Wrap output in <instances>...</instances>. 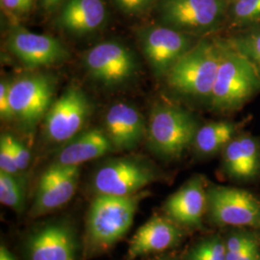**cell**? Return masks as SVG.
Masks as SVG:
<instances>
[{"instance_id":"cell-1","label":"cell","mask_w":260,"mask_h":260,"mask_svg":"<svg viewBox=\"0 0 260 260\" xmlns=\"http://www.w3.org/2000/svg\"><path fill=\"white\" fill-rule=\"evenodd\" d=\"M220 61L209 100L211 110L229 114L238 111L260 92V75L228 38L217 37Z\"/></svg>"},{"instance_id":"cell-2","label":"cell","mask_w":260,"mask_h":260,"mask_svg":"<svg viewBox=\"0 0 260 260\" xmlns=\"http://www.w3.org/2000/svg\"><path fill=\"white\" fill-rule=\"evenodd\" d=\"M220 61L217 38H201L166 75L177 93L208 104Z\"/></svg>"},{"instance_id":"cell-3","label":"cell","mask_w":260,"mask_h":260,"mask_svg":"<svg viewBox=\"0 0 260 260\" xmlns=\"http://www.w3.org/2000/svg\"><path fill=\"white\" fill-rule=\"evenodd\" d=\"M143 193L132 196L98 194L87 218V236L95 248L106 249L121 239L129 231Z\"/></svg>"},{"instance_id":"cell-4","label":"cell","mask_w":260,"mask_h":260,"mask_svg":"<svg viewBox=\"0 0 260 260\" xmlns=\"http://www.w3.org/2000/svg\"><path fill=\"white\" fill-rule=\"evenodd\" d=\"M199 127L194 115L182 107L158 104L152 109L147 128L149 149L164 160L181 157L193 145Z\"/></svg>"},{"instance_id":"cell-5","label":"cell","mask_w":260,"mask_h":260,"mask_svg":"<svg viewBox=\"0 0 260 260\" xmlns=\"http://www.w3.org/2000/svg\"><path fill=\"white\" fill-rule=\"evenodd\" d=\"M230 0H158L161 24L204 38L225 23Z\"/></svg>"},{"instance_id":"cell-6","label":"cell","mask_w":260,"mask_h":260,"mask_svg":"<svg viewBox=\"0 0 260 260\" xmlns=\"http://www.w3.org/2000/svg\"><path fill=\"white\" fill-rule=\"evenodd\" d=\"M138 37L145 58L157 78L166 77L201 39L164 24L141 28Z\"/></svg>"},{"instance_id":"cell-7","label":"cell","mask_w":260,"mask_h":260,"mask_svg":"<svg viewBox=\"0 0 260 260\" xmlns=\"http://www.w3.org/2000/svg\"><path fill=\"white\" fill-rule=\"evenodd\" d=\"M157 177L155 168L143 159L118 158L106 162L96 171L93 185L96 194L136 195Z\"/></svg>"},{"instance_id":"cell-8","label":"cell","mask_w":260,"mask_h":260,"mask_svg":"<svg viewBox=\"0 0 260 260\" xmlns=\"http://www.w3.org/2000/svg\"><path fill=\"white\" fill-rule=\"evenodd\" d=\"M55 93V79L36 74L17 79L10 86V103L14 118L31 128L47 115Z\"/></svg>"},{"instance_id":"cell-9","label":"cell","mask_w":260,"mask_h":260,"mask_svg":"<svg viewBox=\"0 0 260 260\" xmlns=\"http://www.w3.org/2000/svg\"><path fill=\"white\" fill-rule=\"evenodd\" d=\"M207 208L212 220L218 224L260 229V201L247 190L209 186Z\"/></svg>"},{"instance_id":"cell-10","label":"cell","mask_w":260,"mask_h":260,"mask_svg":"<svg viewBox=\"0 0 260 260\" xmlns=\"http://www.w3.org/2000/svg\"><path fill=\"white\" fill-rule=\"evenodd\" d=\"M84 66L95 81L112 87L126 83L138 71L137 58L133 51L115 41L103 42L87 51Z\"/></svg>"},{"instance_id":"cell-11","label":"cell","mask_w":260,"mask_h":260,"mask_svg":"<svg viewBox=\"0 0 260 260\" xmlns=\"http://www.w3.org/2000/svg\"><path fill=\"white\" fill-rule=\"evenodd\" d=\"M91 112V103L79 87L68 88L51 104L46 115L45 131L47 139L64 143L74 139L82 129Z\"/></svg>"},{"instance_id":"cell-12","label":"cell","mask_w":260,"mask_h":260,"mask_svg":"<svg viewBox=\"0 0 260 260\" xmlns=\"http://www.w3.org/2000/svg\"><path fill=\"white\" fill-rule=\"evenodd\" d=\"M7 46L10 51L29 68L61 63L69 57L67 48L59 40L20 26L11 30Z\"/></svg>"},{"instance_id":"cell-13","label":"cell","mask_w":260,"mask_h":260,"mask_svg":"<svg viewBox=\"0 0 260 260\" xmlns=\"http://www.w3.org/2000/svg\"><path fill=\"white\" fill-rule=\"evenodd\" d=\"M79 166L53 164L40 178L31 216L38 217L51 212L69 203L77 188Z\"/></svg>"},{"instance_id":"cell-14","label":"cell","mask_w":260,"mask_h":260,"mask_svg":"<svg viewBox=\"0 0 260 260\" xmlns=\"http://www.w3.org/2000/svg\"><path fill=\"white\" fill-rule=\"evenodd\" d=\"M28 260H75L77 241L73 229L66 223H47L28 238Z\"/></svg>"},{"instance_id":"cell-15","label":"cell","mask_w":260,"mask_h":260,"mask_svg":"<svg viewBox=\"0 0 260 260\" xmlns=\"http://www.w3.org/2000/svg\"><path fill=\"white\" fill-rule=\"evenodd\" d=\"M104 131L115 149H135L147 135L144 117L137 108L127 103L112 105L105 116Z\"/></svg>"},{"instance_id":"cell-16","label":"cell","mask_w":260,"mask_h":260,"mask_svg":"<svg viewBox=\"0 0 260 260\" xmlns=\"http://www.w3.org/2000/svg\"><path fill=\"white\" fill-rule=\"evenodd\" d=\"M165 211L174 222L186 226H198L207 208V189L201 177H194L170 196Z\"/></svg>"},{"instance_id":"cell-17","label":"cell","mask_w":260,"mask_h":260,"mask_svg":"<svg viewBox=\"0 0 260 260\" xmlns=\"http://www.w3.org/2000/svg\"><path fill=\"white\" fill-rule=\"evenodd\" d=\"M181 231L172 219L155 216L140 226L129 243L130 259L175 247Z\"/></svg>"},{"instance_id":"cell-18","label":"cell","mask_w":260,"mask_h":260,"mask_svg":"<svg viewBox=\"0 0 260 260\" xmlns=\"http://www.w3.org/2000/svg\"><path fill=\"white\" fill-rule=\"evenodd\" d=\"M223 166L229 177L250 180L260 173V142L256 137L239 133L223 150Z\"/></svg>"},{"instance_id":"cell-19","label":"cell","mask_w":260,"mask_h":260,"mask_svg":"<svg viewBox=\"0 0 260 260\" xmlns=\"http://www.w3.org/2000/svg\"><path fill=\"white\" fill-rule=\"evenodd\" d=\"M106 17L103 0H68L60 12L58 23L66 31L82 36L102 27Z\"/></svg>"},{"instance_id":"cell-20","label":"cell","mask_w":260,"mask_h":260,"mask_svg":"<svg viewBox=\"0 0 260 260\" xmlns=\"http://www.w3.org/2000/svg\"><path fill=\"white\" fill-rule=\"evenodd\" d=\"M115 150L105 131L91 129L75 136L58 154L55 164L80 166L85 162L103 157Z\"/></svg>"},{"instance_id":"cell-21","label":"cell","mask_w":260,"mask_h":260,"mask_svg":"<svg viewBox=\"0 0 260 260\" xmlns=\"http://www.w3.org/2000/svg\"><path fill=\"white\" fill-rule=\"evenodd\" d=\"M240 124L231 121H211L200 126L193 147L202 156H212L228 146L239 134Z\"/></svg>"},{"instance_id":"cell-22","label":"cell","mask_w":260,"mask_h":260,"mask_svg":"<svg viewBox=\"0 0 260 260\" xmlns=\"http://www.w3.org/2000/svg\"><path fill=\"white\" fill-rule=\"evenodd\" d=\"M260 23V0H230L226 19L233 32Z\"/></svg>"},{"instance_id":"cell-23","label":"cell","mask_w":260,"mask_h":260,"mask_svg":"<svg viewBox=\"0 0 260 260\" xmlns=\"http://www.w3.org/2000/svg\"><path fill=\"white\" fill-rule=\"evenodd\" d=\"M226 38L254 66L260 75V23L233 32Z\"/></svg>"},{"instance_id":"cell-24","label":"cell","mask_w":260,"mask_h":260,"mask_svg":"<svg viewBox=\"0 0 260 260\" xmlns=\"http://www.w3.org/2000/svg\"><path fill=\"white\" fill-rule=\"evenodd\" d=\"M0 202L15 211L24 208L23 188L15 175L0 171Z\"/></svg>"},{"instance_id":"cell-25","label":"cell","mask_w":260,"mask_h":260,"mask_svg":"<svg viewBox=\"0 0 260 260\" xmlns=\"http://www.w3.org/2000/svg\"><path fill=\"white\" fill-rule=\"evenodd\" d=\"M188 260H226L225 244L219 237L205 239L190 251Z\"/></svg>"},{"instance_id":"cell-26","label":"cell","mask_w":260,"mask_h":260,"mask_svg":"<svg viewBox=\"0 0 260 260\" xmlns=\"http://www.w3.org/2000/svg\"><path fill=\"white\" fill-rule=\"evenodd\" d=\"M0 171L11 175H17L19 172L10 145L9 134H2L0 138Z\"/></svg>"},{"instance_id":"cell-27","label":"cell","mask_w":260,"mask_h":260,"mask_svg":"<svg viewBox=\"0 0 260 260\" xmlns=\"http://www.w3.org/2000/svg\"><path fill=\"white\" fill-rule=\"evenodd\" d=\"M253 235L249 233H235L225 242V257L226 260H238L243 251L246 250Z\"/></svg>"},{"instance_id":"cell-28","label":"cell","mask_w":260,"mask_h":260,"mask_svg":"<svg viewBox=\"0 0 260 260\" xmlns=\"http://www.w3.org/2000/svg\"><path fill=\"white\" fill-rule=\"evenodd\" d=\"M115 5L127 15H139L149 9L158 0H113Z\"/></svg>"},{"instance_id":"cell-29","label":"cell","mask_w":260,"mask_h":260,"mask_svg":"<svg viewBox=\"0 0 260 260\" xmlns=\"http://www.w3.org/2000/svg\"><path fill=\"white\" fill-rule=\"evenodd\" d=\"M9 141L19 171L25 170L29 166L30 159H31L29 150L21 142H19V140L16 139L14 136H12L10 134Z\"/></svg>"},{"instance_id":"cell-30","label":"cell","mask_w":260,"mask_h":260,"mask_svg":"<svg viewBox=\"0 0 260 260\" xmlns=\"http://www.w3.org/2000/svg\"><path fill=\"white\" fill-rule=\"evenodd\" d=\"M10 86L7 80H2L0 83V117L2 120H11L14 118L10 103Z\"/></svg>"},{"instance_id":"cell-31","label":"cell","mask_w":260,"mask_h":260,"mask_svg":"<svg viewBox=\"0 0 260 260\" xmlns=\"http://www.w3.org/2000/svg\"><path fill=\"white\" fill-rule=\"evenodd\" d=\"M35 0H1L2 7L14 14H25L30 11Z\"/></svg>"},{"instance_id":"cell-32","label":"cell","mask_w":260,"mask_h":260,"mask_svg":"<svg viewBox=\"0 0 260 260\" xmlns=\"http://www.w3.org/2000/svg\"><path fill=\"white\" fill-rule=\"evenodd\" d=\"M238 260H260L259 243L256 237H252L246 250Z\"/></svg>"},{"instance_id":"cell-33","label":"cell","mask_w":260,"mask_h":260,"mask_svg":"<svg viewBox=\"0 0 260 260\" xmlns=\"http://www.w3.org/2000/svg\"><path fill=\"white\" fill-rule=\"evenodd\" d=\"M63 0H42V4L45 9L47 11H52L55 9L56 7L61 4Z\"/></svg>"},{"instance_id":"cell-34","label":"cell","mask_w":260,"mask_h":260,"mask_svg":"<svg viewBox=\"0 0 260 260\" xmlns=\"http://www.w3.org/2000/svg\"><path fill=\"white\" fill-rule=\"evenodd\" d=\"M0 260H16L12 253L10 252L4 246H1L0 248Z\"/></svg>"}]
</instances>
